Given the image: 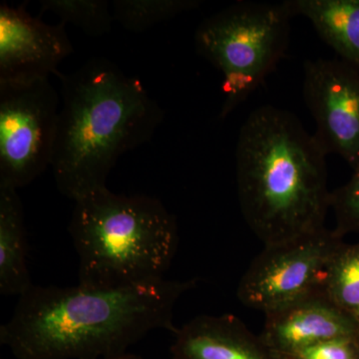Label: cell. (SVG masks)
Here are the masks:
<instances>
[{"mask_svg":"<svg viewBox=\"0 0 359 359\" xmlns=\"http://www.w3.org/2000/svg\"><path fill=\"white\" fill-rule=\"evenodd\" d=\"M197 280H164L97 289L33 285L0 327L16 359H108L158 330L176 332L174 309Z\"/></svg>","mask_w":359,"mask_h":359,"instance_id":"1","label":"cell"},{"mask_svg":"<svg viewBox=\"0 0 359 359\" xmlns=\"http://www.w3.org/2000/svg\"><path fill=\"white\" fill-rule=\"evenodd\" d=\"M61 83L50 168L59 192L73 202L106 188L122 155L148 143L164 110L140 80L105 58H91Z\"/></svg>","mask_w":359,"mask_h":359,"instance_id":"2","label":"cell"},{"mask_svg":"<svg viewBox=\"0 0 359 359\" xmlns=\"http://www.w3.org/2000/svg\"><path fill=\"white\" fill-rule=\"evenodd\" d=\"M327 156L289 111L263 106L247 118L236 150L238 202L264 245L325 228Z\"/></svg>","mask_w":359,"mask_h":359,"instance_id":"3","label":"cell"},{"mask_svg":"<svg viewBox=\"0 0 359 359\" xmlns=\"http://www.w3.org/2000/svg\"><path fill=\"white\" fill-rule=\"evenodd\" d=\"M80 285L118 289L164 280L179 244L178 224L154 197L99 189L74 201L68 226Z\"/></svg>","mask_w":359,"mask_h":359,"instance_id":"4","label":"cell"},{"mask_svg":"<svg viewBox=\"0 0 359 359\" xmlns=\"http://www.w3.org/2000/svg\"><path fill=\"white\" fill-rule=\"evenodd\" d=\"M292 18L285 2H238L198 26V53L223 74L219 117L244 103L285 56Z\"/></svg>","mask_w":359,"mask_h":359,"instance_id":"5","label":"cell"},{"mask_svg":"<svg viewBox=\"0 0 359 359\" xmlns=\"http://www.w3.org/2000/svg\"><path fill=\"white\" fill-rule=\"evenodd\" d=\"M59 110L49 78L0 82V187L18 191L50 167Z\"/></svg>","mask_w":359,"mask_h":359,"instance_id":"6","label":"cell"},{"mask_svg":"<svg viewBox=\"0 0 359 359\" xmlns=\"http://www.w3.org/2000/svg\"><path fill=\"white\" fill-rule=\"evenodd\" d=\"M344 238L334 230L264 245L241 278L238 299L247 308L264 314L325 290L332 259Z\"/></svg>","mask_w":359,"mask_h":359,"instance_id":"7","label":"cell"},{"mask_svg":"<svg viewBox=\"0 0 359 359\" xmlns=\"http://www.w3.org/2000/svg\"><path fill=\"white\" fill-rule=\"evenodd\" d=\"M304 96L325 154L359 167V70L340 59L304 63Z\"/></svg>","mask_w":359,"mask_h":359,"instance_id":"8","label":"cell"},{"mask_svg":"<svg viewBox=\"0 0 359 359\" xmlns=\"http://www.w3.org/2000/svg\"><path fill=\"white\" fill-rule=\"evenodd\" d=\"M65 25L33 18L25 4L0 6V82L32 81L57 74L72 53Z\"/></svg>","mask_w":359,"mask_h":359,"instance_id":"9","label":"cell"},{"mask_svg":"<svg viewBox=\"0 0 359 359\" xmlns=\"http://www.w3.org/2000/svg\"><path fill=\"white\" fill-rule=\"evenodd\" d=\"M264 316L259 335L269 346L289 358L327 340L359 337V320L330 301L325 290L269 311Z\"/></svg>","mask_w":359,"mask_h":359,"instance_id":"10","label":"cell"},{"mask_svg":"<svg viewBox=\"0 0 359 359\" xmlns=\"http://www.w3.org/2000/svg\"><path fill=\"white\" fill-rule=\"evenodd\" d=\"M172 359H290L233 314L196 316L177 328Z\"/></svg>","mask_w":359,"mask_h":359,"instance_id":"11","label":"cell"},{"mask_svg":"<svg viewBox=\"0 0 359 359\" xmlns=\"http://www.w3.org/2000/svg\"><path fill=\"white\" fill-rule=\"evenodd\" d=\"M292 16L311 21L340 60L359 70V0H287Z\"/></svg>","mask_w":359,"mask_h":359,"instance_id":"12","label":"cell"},{"mask_svg":"<svg viewBox=\"0 0 359 359\" xmlns=\"http://www.w3.org/2000/svg\"><path fill=\"white\" fill-rule=\"evenodd\" d=\"M25 211L18 191L0 187V292L20 295L32 287Z\"/></svg>","mask_w":359,"mask_h":359,"instance_id":"13","label":"cell"},{"mask_svg":"<svg viewBox=\"0 0 359 359\" xmlns=\"http://www.w3.org/2000/svg\"><path fill=\"white\" fill-rule=\"evenodd\" d=\"M200 6L198 0H115L112 11L124 29L139 33Z\"/></svg>","mask_w":359,"mask_h":359,"instance_id":"14","label":"cell"},{"mask_svg":"<svg viewBox=\"0 0 359 359\" xmlns=\"http://www.w3.org/2000/svg\"><path fill=\"white\" fill-rule=\"evenodd\" d=\"M325 292L339 309L359 320V242L346 243L332 259Z\"/></svg>","mask_w":359,"mask_h":359,"instance_id":"15","label":"cell"},{"mask_svg":"<svg viewBox=\"0 0 359 359\" xmlns=\"http://www.w3.org/2000/svg\"><path fill=\"white\" fill-rule=\"evenodd\" d=\"M41 13H51L61 23L76 26L87 35L107 34L114 22L112 6L106 0H42Z\"/></svg>","mask_w":359,"mask_h":359,"instance_id":"16","label":"cell"},{"mask_svg":"<svg viewBox=\"0 0 359 359\" xmlns=\"http://www.w3.org/2000/svg\"><path fill=\"white\" fill-rule=\"evenodd\" d=\"M330 208L337 219L334 231L339 236L359 235V167L348 182L330 194Z\"/></svg>","mask_w":359,"mask_h":359,"instance_id":"17","label":"cell"},{"mask_svg":"<svg viewBox=\"0 0 359 359\" xmlns=\"http://www.w3.org/2000/svg\"><path fill=\"white\" fill-rule=\"evenodd\" d=\"M290 359H359V337H339L306 347Z\"/></svg>","mask_w":359,"mask_h":359,"instance_id":"18","label":"cell"},{"mask_svg":"<svg viewBox=\"0 0 359 359\" xmlns=\"http://www.w3.org/2000/svg\"><path fill=\"white\" fill-rule=\"evenodd\" d=\"M108 359H145L142 358L140 355H137V354L133 353H126L123 354V355L117 356V358H108Z\"/></svg>","mask_w":359,"mask_h":359,"instance_id":"19","label":"cell"}]
</instances>
